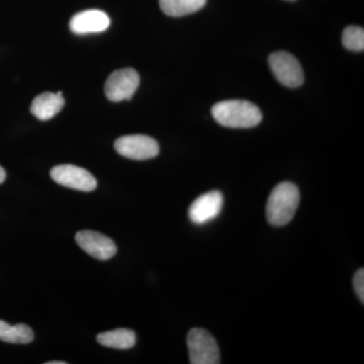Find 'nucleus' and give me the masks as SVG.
I'll use <instances>...</instances> for the list:
<instances>
[{
	"label": "nucleus",
	"mask_w": 364,
	"mask_h": 364,
	"mask_svg": "<svg viewBox=\"0 0 364 364\" xmlns=\"http://www.w3.org/2000/svg\"><path fill=\"white\" fill-rule=\"evenodd\" d=\"M65 105L61 91L57 93L44 92L33 98L31 112L40 121H48L61 112Z\"/></svg>",
	"instance_id": "11"
},
{
	"label": "nucleus",
	"mask_w": 364,
	"mask_h": 364,
	"mask_svg": "<svg viewBox=\"0 0 364 364\" xmlns=\"http://www.w3.org/2000/svg\"><path fill=\"white\" fill-rule=\"evenodd\" d=\"M205 4L207 0H159L163 13L174 18L196 13Z\"/></svg>",
	"instance_id": "14"
},
{
	"label": "nucleus",
	"mask_w": 364,
	"mask_h": 364,
	"mask_svg": "<svg viewBox=\"0 0 364 364\" xmlns=\"http://www.w3.org/2000/svg\"><path fill=\"white\" fill-rule=\"evenodd\" d=\"M269 65L273 74L282 85L296 88L304 83V71L296 57L289 53L279 51L269 56Z\"/></svg>",
	"instance_id": "4"
},
{
	"label": "nucleus",
	"mask_w": 364,
	"mask_h": 364,
	"mask_svg": "<svg viewBox=\"0 0 364 364\" xmlns=\"http://www.w3.org/2000/svg\"><path fill=\"white\" fill-rule=\"evenodd\" d=\"M35 338L33 330L25 324L9 325L0 320V340L6 343L28 344Z\"/></svg>",
	"instance_id": "13"
},
{
	"label": "nucleus",
	"mask_w": 364,
	"mask_h": 364,
	"mask_svg": "<svg viewBox=\"0 0 364 364\" xmlns=\"http://www.w3.org/2000/svg\"><path fill=\"white\" fill-rule=\"evenodd\" d=\"M97 339L98 343L102 346L114 349H130L135 346L136 341L135 332L128 329H117L100 333L97 335Z\"/></svg>",
	"instance_id": "12"
},
{
	"label": "nucleus",
	"mask_w": 364,
	"mask_h": 364,
	"mask_svg": "<svg viewBox=\"0 0 364 364\" xmlns=\"http://www.w3.org/2000/svg\"><path fill=\"white\" fill-rule=\"evenodd\" d=\"M6 171H4V169L2 168L1 166H0V184L4 183V181H6Z\"/></svg>",
	"instance_id": "17"
},
{
	"label": "nucleus",
	"mask_w": 364,
	"mask_h": 364,
	"mask_svg": "<svg viewBox=\"0 0 364 364\" xmlns=\"http://www.w3.org/2000/svg\"><path fill=\"white\" fill-rule=\"evenodd\" d=\"M212 114L218 123L227 128H253L262 119L259 107L248 100H230L218 102L213 107Z\"/></svg>",
	"instance_id": "1"
},
{
	"label": "nucleus",
	"mask_w": 364,
	"mask_h": 364,
	"mask_svg": "<svg viewBox=\"0 0 364 364\" xmlns=\"http://www.w3.org/2000/svg\"><path fill=\"white\" fill-rule=\"evenodd\" d=\"M75 240L79 247L88 255L98 260H109L117 253L114 242L105 235L85 230L76 234Z\"/></svg>",
	"instance_id": "9"
},
{
	"label": "nucleus",
	"mask_w": 364,
	"mask_h": 364,
	"mask_svg": "<svg viewBox=\"0 0 364 364\" xmlns=\"http://www.w3.org/2000/svg\"><path fill=\"white\" fill-rule=\"evenodd\" d=\"M189 361L191 364H218L221 363L217 341L210 332L202 328H193L186 337Z\"/></svg>",
	"instance_id": "3"
},
{
	"label": "nucleus",
	"mask_w": 364,
	"mask_h": 364,
	"mask_svg": "<svg viewBox=\"0 0 364 364\" xmlns=\"http://www.w3.org/2000/svg\"><path fill=\"white\" fill-rule=\"evenodd\" d=\"M342 43L350 51L360 52L364 49V30L360 26H350L345 28Z\"/></svg>",
	"instance_id": "15"
},
{
	"label": "nucleus",
	"mask_w": 364,
	"mask_h": 364,
	"mask_svg": "<svg viewBox=\"0 0 364 364\" xmlns=\"http://www.w3.org/2000/svg\"><path fill=\"white\" fill-rule=\"evenodd\" d=\"M299 198L298 186L293 182L284 181L275 186L267 200L268 223L275 227L289 224L298 210Z\"/></svg>",
	"instance_id": "2"
},
{
	"label": "nucleus",
	"mask_w": 364,
	"mask_h": 364,
	"mask_svg": "<svg viewBox=\"0 0 364 364\" xmlns=\"http://www.w3.org/2000/svg\"><path fill=\"white\" fill-rule=\"evenodd\" d=\"M53 181L65 188L80 191H92L97 181L87 170L71 164L57 165L51 170Z\"/></svg>",
	"instance_id": "7"
},
{
	"label": "nucleus",
	"mask_w": 364,
	"mask_h": 364,
	"mask_svg": "<svg viewBox=\"0 0 364 364\" xmlns=\"http://www.w3.org/2000/svg\"><path fill=\"white\" fill-rule=\"evenodd\" d=\"M354 291L358 294L359 301L364 303V269L360 268L353 277Z\"/></svg>",
	"instance_id": "16"
},
{
	"label": "nucleus",
	"mask_w": 364,
	"mask_h": 364,
	"mask_svg": "<svg viewBox=\"0 0 364 364\" xmlns=\"http://www.w3.org/2000/svg\"><path fill=\"white\" fill-rule=\"evenodd\" d=\"M224 198L219 191L198 196L188 210L189 220L196 225L207 224L221 214Z\"/></svg>",
	"instance_id": "8"
},
{
	"label": "nucleus",
	"mask_w": 364,
	"mask_h": 364,
	"mask_svg": "<svg viewBox=\"0 0 364 364\" xmlns=\"http://www.w3.org/2000/svg\"><path fill=\"white\" fill-rule=\"evenodd\" d=\"M47 364H66V363H62V361H50Z\"/></svg>",
	"instance_id": "18"
},
{
	"label": "nucleus",
	"mask_w": 364,
	"mask_h": 364,
	"mask_svg": "<svg viewBox=\"0 0 364 364\" xmlns=\"http://www.w3.org/2000/svg\"><path fill=\"white\" fill-rule=\"evenodd\" d=\"M111 25L109 16L98 9L81 11L71 18L70 30L77 35L105 32Z\"/></svg>",
	"instance_id": "10"
},
{
	"label": "nucleus",
	"mask_w": 364,
	"mask_h": 364,
	"mask_svg": "<svg viewBox=\"0 0 364 364\" xmlns=\"http://www.w3.org/2000/svg\"><path fill=\"white\" fill-rule=\"evenodd\" d=\"M114 149L122 156L132 160L152 159L159 154L156 140L146 135L121 136L114 142Z\"/></svg>",
	"instance_id": "5"
},
{
	"label": "nucleus",
	"mask_w": 364,
	"mask_h": 364,
	"mask_svg": "<svg viewBox=\"0 0 364 364\" xmlns=\"http://www.w3.org/2000/svg\"><path fill=\"white\" fill-rule=\"evenodd\" d=\"M140 85V76L133 68L119 69L112 72L107 79L105 92L114 102L131 100Z\"/></svg>",
	"instance_id": "6"
}]
</instances>
